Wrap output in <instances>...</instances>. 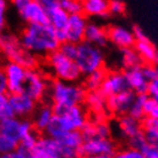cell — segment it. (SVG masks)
<instances>
[{
	"label": "cell",
	"mask_w": 158,
	"mask_h": 158,
	"mask_svg": "<svg viewBox=\"0 0 158 158\" xmlns=\"http://www.w3.org/2000/svg\"><path fill=\"white\" fill-rule=\"evenodd\" d=\"M20 41L24 49L36 56H48L61 45L54 29L48 23L28 24L21 32Z\"/></svg>",
	"instance_id": "cell-1"
},
{
	"label": "cell",
	"mask_w": 158,
	"mask_h": 158,
	"mask_svg": "<svg viewBox=\"0 0 158 158\" xmlns=\"http://www.w3.org/2000/svg\"><path fill=\"white\" fill-rule=\"evenodd\" d=\"M54 118L45 131L48 138L60 139L64 133L70 131L83 130L88 123V116L83 106L70 108H54Z\"/></svg>",
	"instance_id": "cell-2"
},
{
	"label": "cell",
	"mask_w": 158,
	"mask_h": 158,
	"mask_svg": "<svg viewBox=\"0 0 158 158\" xmlns=\"http://www.w3.org/2000/svg\"><path fill=\"white\" fill-rule=\"evenodd\" d=\"M47 93L54 103V108H70L81 106L87 92L78 83H67L54 79L48 84Z\"/></svg>",
	"instance_id": "cell-3"
},
{
	"label": "cell",
	"mask_w": 158,
	"mask_h": 158,
	"mask_svg": "<svg viewBox=\"0 0 158 158\" xmlns=\"http://www.w3.org/2000/svg\"><path fill=\"white\" fill-rule=\"evenodd\" d=\"M73 61L80 75L87 76L94 71L102 70L106 56L102 48L91 45L87 41H81L77 45V54Z\"/></svg>",
	"instance_id": "cell-4"
},
{
	"label": "cell",
	"mask_w": 158,
	"mask_h": 158,
	"mask_svg": "<svg viewBox=\"0 0 158 158\" xmlns=\"http://www.w3.org/2000/svg\"><path fill=\"white\" fill-rule=\"evenodd\" d=\"M47 65L55 79L61 81L77 83L81 76L75 61L65 57L59 49L47 56Z\"/></svg>",
	"instance_id": "cell-5"
},
{
	"label": "cell",
	"mask_w": 158,
	"mask_h": 158,
	"mask_svg": "<svg viewBox=\"0 0 158 158\" xmlns=\"http://www.w3.org/2000/svg\"><path fill=\"white\" fill-rule=\"evenodd\" d=\"M13 6L24 22L28 24H46L47 13L38 0H15Z\"/></svg>",
	"instance_id": "cell-6"
},
{
	"label": "cell",
	"mask_w": 158,
	"mask_h": 158,
	"mask_svg": "<svg viewBox=\"0 0 158 158\" xmlns=\"http://www.w3.org/2000/svg\"><path fill=\"white\" fill-rule=\"evenodd\" d=\"M40 2L47 13V23L54 29L60 43H64L65 41L64 31L67 28L69 14H67L60 7L59 1L56 0H43Z\"/></svg>",
	"instance_id": "cell-7"
},
{
	"label": "cell",
	"mask_w": 158,
	"mask_h": 158,
	"mask_svg": "<svg viewBox=\"0 0 158 158\" xmlns=\"http://www.w3.org/2000/svg\"><path fill=\"white\" fill-rule=\"evenodd\" d=\"M132 32L135 38V44L133 48L140 56L141 61L146 64L156 65L158 61V52L155 44L149 39V37L147 36L144 30L140 25H134L132 29Z\"/></svg>",
	"instance_id": "cell-8"
},
{
	"label": "cell",
	"mask_w": 158,
	"mask_h": 158,
	"mask_svg": "<svg viewBox=\"0 0 158 158\" xmlns=\"http://www.w3.org/2000/svg\"><path fill=\"white\" fill-rule=\"evenodd\" d=\"M48 80L46 76L38 69L27 70V75L24 79L23 88L21 93H24L35 101H39L47 94Z\"/></svg>",
	"instance_id": "cell-9"
},
{
	"label": "cell",
	"mask_w": 158,
	"mask_h": 158,
	"mask_svg": "<svg viewBox=\"0 0 158 158\" xmlns=\"http://www.w3.org/2000/svg\"><path fill=\"white\" fill-rule=\"evenodd\" d=\"M32 130L35 128L29 119H21L12 116L0 120V135L16 143H20L21 139Z\"/></svg>",
	"instance_id": "cell-10"
},
{
	"label": "cell",
	"mask_w": 158,
	"mask_h": 158,
	"mask_svg": "<svg viewBox=\"0 0 158 158\" xmlns=\"http://www.w3.org/2000/svg\"><path fill=\"white\" fill-rule=\"evenodd\" d=\"M116 149L117 146L111 138H91L84 140L79 152L91 157H112Z\"/></svg>",
	"instance_id": "cell-11"
},
{
	"label": "cell",
	"mask_w": 158,
	"mask_h": 158,
	"mask_svg": "<svg viewBox=\"0 0 158 158\" xmlns=\"http://www.w3.org/2000/svg\"><path fill=\"white\" fill-rule=\"evenodd\" d=\"M126 91H130V88H128L125 71L112 70V71L106 73L101 88H100V92L106 98H109L111 95L119 94V93Z\"/></svg>",
	"instance_id": "cell-12"
},
{
	"label": "cell",
	"mask_w": 158,
	"mask_h": 158,
	"mask_svg": "<svg viewBox=\"0 0 158 158\" xmlns=\"http://www.w3.org/2000/svg\"><path fill=\"white\" fill-rule=\"evenodd\" d=\"M13 115L21 119H28L37 108V102L24 93H14L8 96Z\"/></svg>",
	"instance_id": "cell-13"
},
{
	"label": "cell",
	"mask_w": 158,
	"mask_h": 158,
	"mask_svg": "<svg viewBox=\"0 0 158 158\" xmlns=\"http://www.w3.org/2000/svg\"><path fill=\"white\" fill-rule=\"evenodd\" d=\"M2 70H4L5 77H6L7 91H9L12 94L21 93L22 88H23L27 70L12 61H8L7 63L5 64V67L2 68Z\"/></svg>",
	"instance_id": "cell-14"
},
{
	"label": "cell",
	"mask_w": 158,
	"mask_h": 158,
	"mask_svg": "<svg viewBox=\"0 0 158 158\" xmlns=\"http://www.w3.org/2000/svg\"><path fill=\"white\" fill-rule=\"evenodd\" d=\"M86 25L87 17H85L81 13L69 15L67 28L64 31L65 41L76 44V45L84 41V35H85Z\"/></svg>",
	"instance_id": "cell-15"
},
{
	"label": "cell",
	"mask_w": 158,
	"mask_h": 158,
	"mask_svg": "<svg viewBox=\"0 0 158 158\" xmlns=\"http://www.w3.org/2000/svg\"><path fill=\"white\" fill-rule=\"evenodd\" d=\"M108 40L117 48L126 49V48H133L135 44L134 35L132 32V29L124 27V25H111L107 30Z\"/></svg>",
	"instance_id": "cell-16"
},
{
	"label": "cell",
	"mask_w": 158,
	"mask_h": 158,
	"mask_svg": "<svg viewBox=\"0 0 158 158\" xmlns=\"http://www.w3.org/2000/svg\"><path fill=\"white\" fill-rule=\"evenodd\" d=\"M134 98L135 94L132 91H126L119 94L111 95L107 98V111L119 117L127 115Z\"/></svg>",
	"instance_id": "cell-17"
},
{
	"label": "cell",
	"mask_w": 158,
	"mask_h": 158,
	"mask_svg": "<svg viewBox=\"0 0 158 158\" xmlns=\"http://www.w3.org/2000/svg\"><path fill=\"white\" fill-rule=\"evenodd\" d=\"M117 130L119 135L125 139L127 143L142 134L141 122L128 115L120 116L117 122Z\"/></svg>",
	"instance_id": "cell-18"
},
{
	"label": "cell",
	"mask_w": 158,
	"mask_h": 158,
	"mask_svg": "<svg viewBox=\"0 0 158 158\" xmlns=\"http://www.w3.org/2000/svg\"><path fill=\"white\" fill-rule=\"evenodd\" d=\"M23 49L20 41V37L14 32L4 31L0 35V52L9 61L14 62L16 56Z\"/></svg>",
	"instance_id": "cell-19"
},
{
	"label": "cell",
	"mask_w": 158,
	"mask_h": 158,
	"mask_svg": "<svg viewBox=\"0 0 158 158\" xmlns=\"http://www.w3.org/2000/svg\"><path fill=\"white\" fill-rule=\"evenodd\" d=\"M84 41H87L99 48H103L109 43L107 29L98 22H87L85 35H84Z\"/></svg>",
	"instance_id": "cell-20"
},
{
	"label": "cell",
	"mask_w": 158,
	"mask_h": 158,
	"mask_svg": "<svg viewBox=\"0 0 158 158\" xmlns=\"http://www.w3.org/2000/svg\"><path fill=\"white\" fill-rule=\"evenodd\" d=\"M84 102L86 103L88 110L92 111V114L96 116L95 120H103V115L107 111V98L100 91L88 92L86 93Z\"/></svg>",
	"instance_id": "cell-21"
},
{
	"label": "cell",
	"mask_w": 158,
	"mask_h": 158,
	"mask_svg": "<svg viewBox=\"0 0 158 158\" xmlns=\"http://www.w3.org/2000/svg\"><path fill=\"white\" fill-rule=\"evenodd\" d=\"M54 118V109L51 104L44 103L36 108L32 114V126L40 132H45Z\"/></svg>",
	"instance_id": "cell-22"
},
{
	"label": "cell",
	"mask_w": 158,
	"mask_h": 158,
	"mask_svg": "<svg viewBox=\"0 0 158 158\" xmlns=\"http://www.w3.org/2000/svg\"><path fill=\"white\" fill-rule=\"evenodd\" d=\"M126 80L128 84V88L132 91L135 95L138 94H146L147 86H148V80L144 77L141 69V65L138 68H133L130 70L125 71Z\"/></svg>",
	"instance_id": "cell-23"
},
{
	"label": "cell",
	"mask_w": 158,
	"mask_h": 158,
	"mask_svg": "<svg viewBox=\"0 0 158 158\" xmlns=\"http://www.w3.org/2000/svg\"><path fill=\"white\" fill-rule=\"evenodd\" d=\"M84 140L91 138H110L111 126L104 119L103 120H94L87 123L85 127L80 131Z\"/></svg>",
	"instance_id": "cell-24"
},
{
	"label": "cell",
	"mask_w": 158,
	"mask_h": 158,
	"mask_svg": "<svg viewBox=\"0 0 158 158\" xmlns=\"http://www.w3.org/2000/svg\"><path fill=\"white\" fill-rule=\"evenodd\" d=\"M81 14L85 17L106 19L109 16L107 0H85L81 2Z\"/></svg>",
	"instance_id": "cell-25"
},
{
	"label": "cell",
	"mask_w": 158,
	"mask_h": 158,
	"mask_svg": "<svg viewBox=\"0 0 158 158\" xmlns=\"http://www.w3.org/2000/svg\"><path fill=\"white\" fill-rule=\"evenodd\" d=\"M142 134L146 139L147 143L154 146L158 144V118L144 117L141 122Z\"/></svg>",
	"instance_id": "cell-26"
},
{
	"label": "cell",
	"mask_w": 158,
	"mask_h": 158,
	"mask_svg": "<svg viewBox=\"0 0 158 158\" xmlns=\"http://www.w3.org/2000/svg\"><path fill=\"white\" fill-rule=\"evenodd\" d=\"M119 63L125 70H130L133 68H138L142 64V61L135 52L134 48L122 49L119 54Z\"/></svg>",
	"instance_id": "cell-27"
},
{
	"label": "cell",
	"mask_w": 158,
	"mask_h": 158,
	"mask_svg": "<svg viewBox=\"0 0 158 158\" xmlns=\"http://www.w3.org/2000/svg\"><path fill=\"white\" fill-rule=\"evenodd\" d=\"M57 140H60L65 147H68V148H70V149H72V150L75 151H78V152L80 151V147H81L84 141L83 135H81V133L79 131H70V132H67V133H64Z\"/></svg>",
	"instance_id": "cell-28"
},
{
	"label": "cell",
	"mask_w": 158,
	"mask_h": 158,
	"mask_svg": "<svg viewBox=\"0 0 158 158\" xmlns=\"http://www.w3.org/2000/svg\"><path fill=\"white\" fill-rule=\"evenodd\" d=\"M106 72L104 70H98L89 73L86 76L85 78V89H87L88 92H94V91H100L101 85L103 83V79H104Z\"/></svg>",
	"instance_id": "cell-29"
},
{
	"label": "cell",
	"mask_w": 158,
	"mask_h": 158,
	"mask_svg": "<svg viewBox=\"0 0 158 158\" xmlns=\"http://www.w3.org/2000/svg\"><path fill=\"white\" fill-rule=\"evenodd\" d=\"M146 99H147L146 94L135 95V98H134V100H133L132 104H131L130 110L127 112V115L141 122V120L144 118V114H143V103H144V100Z\"/></svg>",
	"instance_id": "cell-30"
},
{
	"label": "cell",
	"mask_w": 158,
	"mask_h": 158,
	"mask_svg": "<svg viewBox=\"0 0 158 158\" xmlns=\"http://www.w3.org/2000/svg\"><path fill=\"white\" fill-rule=\"evenodd\" d=\"M39 139H40L39 135H38V133L36 132V130H32L31 132H29L28 134H25L23 138L21 139L19 146H20L21 149L28 151V152H31V151L36 148L37 143L39 141Z\"/></svg>",
	"instance_id": "cell-31"
},
{
	"label": "cell",
	"mask_w": 158,
	"mask_h": 158,
	"mask_svg": "<svg viewBox=\"0 0 158 158\" xmlns=\"http://www.w3.org/2000/svg\"><path fill=\"white\" fill-rule=\"evenodd\" d=\"M59 5L69 15L81 13V2L77 0H61L59 1Z\"/></svg>",
	"instance_id": "cell-32"
},
{
	"label": "cell",
	"mask_w": 158,
	"mask_h": 158,
	"mask_svg": "<svg viewBox=\"0 0 158 158\" xmlns=\"http://www.w3.org/2000/svg\"><path fill=\"white\" fill-rule=\"evenodd\" d=\"M143 114L144 117L150 118H158V102L157 100H154L151 98H148L144 100L143 103Z\"/></svg>",
	"instance_id": "cell-33"
},
{
	"label": "cell",
	"mask_w": 158,
	"mask_h": 158,
	"mask_svg": "<svg viewBox=\"0 0 158 158\" xmlns=\"http://www.w3.org/2000/svg\"><path fill=\"white\" fill-rule=\"evenodd\" d=\"M13 111L10 109V104H9V100L6 93H0V120L8 117H12Z\"/></svg>",
	"instance_id": "cell-34"
},
{
	"label": "cell",
	"mask_w": 158,
	"mask_h": 158,
	"mask_svg": "<svg viewBox=\"0 0 158 158\" xmlns=\"http://www.w3.org/2000/svg\"><path fill=\"white\" fill-rule=\"evenodd\" d=\"M111 158H144L142 152L138 149H133V148H124L120 150L116 151L114 156Z\"/></svg>",
	"instance_id": "cell-35"
},
{
	"label": "cell",
	"mask_w": 158,
	"mask_h": 158,
	"mask_svg": "<svg viewBox=\"0 0 158 158\" xmlns=\"http://www.w3.org/2000/svg\"><path fill=\"white\" fill-rule=\"evenodd\" d=\"M108 12L109 15H116L120 16L126 12V5L120 0H112V1H108Z\"/></svg>",
	"instance_id": "cell-36"
},
{
	"label": "cell",
	"mask_w": 158,
	"mask_h": 158,
	"mask_svg": "<svg viewBox=\"0 0 158 158\" xmlns=\"http://www.w3.org/2000/svg\"><path fill=\"white\" fill-rule=\"evenodd\" d=\"M59 51L61 52V54H63L65 57L70 60H75L76 54H77V45L69 41H64L60 45Z\"/></svg>",
	"instance_id": "cell-37"
},
{
	"label": "cell",
	"mask_w": 158,
	"mask_h": 158,
	"mask_svg": "<svg viewBox=\"0 0 158 158\" xmlns=\"http://www.w3.org/2000/svg\"><path fill=\"white\" fill-rule=\"evenodd\" d=\"M17 148H19V143L0 135V155L12 152V151L16 150Z\"/></svg>",
	"instance_id": "cell-38"
},
{
	"label": "cell",
	"mask_w": 158,
	"mask_h": 158,
	"mask_svg": "<svg viewBox=\"0 0 158 158\" xmlns=\"http://www.w3.org/2000/svg\"><path fill=\"white\" fill-rule=\"evenodd\" d=\"M7 12L8 2L5 0H0V35L5 31L7 25Z\"/></svg>",
	"instance_id": "cell-39"
},
{
	"label": "cell",
	"mask_w": 158,
	"mask_h": 158,
	"mask_svg": "<svg viewBox=\"0 0 158 158\" xmlns=\"http://www.w3.org/2000/svg\"><path fill=\"white\" fill-rule=\"evenodd\" d=\"M141 69H142V72L144 77L147 78L148 81H151V80H157L158 79V70L156 65H151V64H144V65H141Z\"/></svg>",
	"instance_id": "cell-40"
},
{
	"label": "cell",
	"mask_w": 158,
	"mask_h": 158,
	"mask_svg": "<svg viewBox=\"0 0 158 158\" xmlns=\"http://www.w3.org/2000/svg\"><path fill=\"white\" fill-rule=\"evenodd\" d=\"M143 157L144 158H158V147L150 144V143H146L141 149Z\"/></svg>",
	"instance_id": "cell-41"
},
{
	"label": "cell",
	"mask_w": 158,
	"mask_h": 158,
	"mask_svg": "<svg viewBox=\"0 0 158 158\" xmlns=\"http://www.w3.org/2000/svg\"><path fill=\"white\" fill-rule=\"evenodd\" d=\"M146 95L148 98L158 100V79L157 80H151V81L148 83Z\"/></svg>",
	"instance_id": "cell-42"
},
{
	"label": "cell",
	"mask_w": 158,
	"mask_h": 158,
	"mask_svg": "<svg viewBox=\"0 0 158 158\" xmlns=\"http://www.w3.org/2000/svg\"><path fill=\"white\" fill-rule=\"evenodd\" d=\"M0 158H29V152L21 148H17L12 152L0 155Z\"/></svg>",
	"instance_id": "cell-43"
},
{
	"label": "cell",
	"mask_w": 158,
	"mask_h": 158,
	"mask_svg": "<svg viewBox=\"0 0 158 158\" xmlns=\"http://www.w3.org/2000/svg\"><path fill=\"white\" fill-rule=\"evenodd\" d=\"M7 91V83H6V77H5L2 68H0V93H6Z\"/></svg>",
	"instance_id": "cell-44"
},
{
	"label": "cell",
	"mask_w": 158,
	"mask_h": 158,
	"mask_svg": "<svg viewBox=\"0 0 158 158\" xmlns=\"http://www.w3.org/2000/svg\"><path fill=\"white\" fill-rule=\"evenodd\" d=\"M77 158H111V157H91V156H84V155H81V156H78Z\"/></svg>",
	"instance_id": "cell-45"
}]
</instances>
